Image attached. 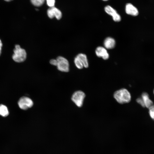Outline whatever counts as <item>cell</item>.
Returning <instances> with one entry per match:
<instances>
[{
  "mask_svg": "<svg viewBox=\"0 0 154 154\" xmlns=\"http://www.w3.org/2000/svg\"><path fill=\"white\" fill-rule=\"evenodd\" d=\"M114 97L120 104L129 103L130 102L131 98L130 93L125 88H122L116 91L114 93Z\"/></svg>",
  "mask_w": 154,
  "mask_h": 154,
  "instance_id": "1",
  "label": "cell"
},
{
  "mask_svg": "<svg viewBox=\"0 0 154 154\" xmlns=\"http://www.w3.org/2000/svg\"><path fill=\"white\" fill-rule=\"evenodd\" d=\"M9 114V112L7 107L5 105H0V115L3 117H6Z\"/></svg>",
  "mask_w": 154,
  "mask_h": 154,
  "instance_id": "13",
  "label": "cell"
},
{
  "mask_svg": "<svg viewBox=\"0 0 154 154\" xmlns=\"http://www.w3.org/2000/svg\"><path fill=\"white\" fill-rule=\"evenodd\" d=\"M50 63L52 65L56 66L57 63V60L56 59H52L50 60Z\"/></svg>",
  "mask_w": 154,
  "mask_h": 154,
  "instance_id": "18",
  "label": "cell"
},
{
  "mask_svg": "<svg viewBox=\"0 0 154 154\" xmlns=\"http://www.w3.org/2000/svg\"><path fill=\"white\" fill-rule=\"evenodd\" d=\"M45 0H30L32 4L36 7H40L44 3Z\"/></svg>",
  "mask_w": 154,
  "mask_h": 154,
  "instance_id": "14",
  "label": "cell"
},
{
  "mask_svg": "<svg viewBox=\"0 0 154 154\" xmlns=\"http://www.w3.org/2000/svg\"><path fill=\"white\" fill-rule=\"evenodd\" d=\"M2 46V43L0 39V55L1 53V48Z\"/></svg>",
  "mask_w": 154,
  "mask_h": 154,
  "instance_id": "19",
  "label": "cell"
},
{
  "mask_svg": "<svg viewBox=\"0 0 154 154\" xmlns=\"http://www.w3.org/2000/svg\"><path fill=\"white\" fill-rule=\"evenodd\" d=\"M56 67L60 71L68 72L69 70V64L68 60L63 56H59L56 58Z\"/></svg>",
  "mask_w": 154,
  "mask_h": 154,
  "instance_id": "3",
  "label": "cell"
},
{
  "mask_svg": "<svg viewBox=\"0 0 154 154\" xmlns=\"http://www.w3.org/2000/svg\"><path fill=\"white\" fill-rule=\"evenodd\" d=\"M125 11L127 14L134 16L137 15L139 13L137 9L131 3H127L126 5Z\"/></svg>",
  "mask_w": 154,
  "mask_h": 154,
  "instance_id": "10",
  "label": "cell"
},
{
  "mask_svg": "<svg viewBox=\"0 0 154 154\" xmlns=\"http://www.w3.org/2000/svg\"><path fill=\"white\" fill-rule=\"evenodd\" d=\"M47 5L50 7H54L55 0H46Z\"/></svg>",
  "mask_w": 154,
  "mask_h": 154,
  "instance_id": "16",
  "label": "cell"
},
{
  "mask_svg": "<svg viewBox=\"0 0 154 154\" xmlns=\"http://www.w3.org/2000/svg\"><path fill=\"white\" fill-rule=\"evenodd\" d=\"M74 61L75 64L79 67L87 68L88 67L89 64L87 56L85 54H78L74 58Z\"/></svg>",
  "mask_w": 154,
  "mask_h": 154,
  "instance_id": "5",
  "label": "cell"
},
{
  "mask_svg": "<svg viewBox=\"0 0 154 154\" xmlns=\"http://www.w3.org/2000/svg\"><path fill=\"white\" fill-rule=\"evenodd\" d=\"M18 105L21 109L23 110H26L32 107L33 102L30 98L24 96L19 99L18 101Z\"/></svg>",
  "mask_w": 154,
  "mask_h": 154,
  "instance_id": "6",
  "label": "cell"
},
{
  "mask_svg": "<svg viewBox=\"0 0 154 154\" xmlns=\"http://www.w3.org/2000/svg\"><path fill=\"white\" fill-rule=\"evenodd\" d=\"M85 97V93L81 90L77 91L72 95L71 100L72 102L78 107H82Z\"/></svg>",
  "mask_w": 154,
  "mask_h": 154,
  "instance_id": "4",
  "label": "cell"
},
{
  "mask_svg": "<svg viewBox=\"0 0 154 154\" xmlns=\"http://www.w3.org/2000/svg\"><path fill=\"white\" fill-rule=\"evenodd\" d=\"M12 56L13 60L17 62H21L24 61L26 58L27 53L25 50L21 48L19 45H16Z\"/></svg>",
  "mask_w": 154,
  "mask_h": 154,
  "instance_id": "2",
  "label": "cell"
},
{
  "mask_svg": "<svg viewBox=\"0 0 154 154\" xmlns=\"http://www.w3.org/2000/svg\"><path fill=\"white\" fill-rule=\"evenodd\" d=\"M136 102L142 106L143 107H145L143 100L141 97L137 98L136 99Z\"/></svg>",
  "mask_w": 154,
  "mask_h": 154,
  "instance_id": "17",
  "label": "cell"
},
{
  "mask_svg": "<svg viewBox=\"0 0 154 154\" xmlns=\"http://www.w3.org/2000/svg\"><path fill=\"white\" fill-rule=\"evenodd\" d=\"M141 98L143 100L145 107L147 108H149L153 105V102L150 99L148 94L146 92L143 93Z\"/></svg>",
  "mask_w": 154,
  "mask_h": 154,
  "instance_id": "12",
  "label": "cell"
},
{
  "mask_svg": "<svg viewBox=\"0 0 154 154\" xmlns=\"http://www.w3.org/2000/svg\"><path fill=\"white\" fill-rule=\"evenodd\" d=\"M153 93L154 94V90H153Z\"/></svg>",
  "mask_w": 154,
  "mask_h": 154,
  "instance_id": "22",
  "label": "cell"
},
{
  "mask_svg": "<svg viewBox=\"0 0 154 154\" xmlns=\"http://www.w3.org/2000/svg\"><path fill=\"white\" fill-rule=\"evenodd\" d=\"M47 13L48 17L50 19L55 17L57 19L60 20L62 17V15L61 11L54 7L49 8Z\"/></svg>",
  "mask_w": 154,
  "mask_h": 154,
  "instance_id": "8",
  "label": "cell"
},
{
  "mask_svg": "<svg viewBox=\"0 0 154 154\" xmlns=\"http://www.w3.org/2000/svg\"><path fill=\"white\" fill-rule=\"evenodd\" d=\"M149 109V115L154 120V105L151 106Z\"/></svg>",
  "mask_w": 154,
  "mask_h": 154,
  "instance_id": "15",
  "label": "cell"
},
{
  "mask_svg": "<svg viewBox=\"0 0 154 154\" xmlns=\"http://www.w3.org/2000/svg\"><path fill=\"white\" fill-rule=\"evenodd\" d=\"M104 10L107 14L112 16L113 20L115 22H118L121 20L120 15L116 10L111 6L109 5L106 6L104 8Z\"/></svg>",
  "mask_w": 154,
  "mask_h": 154,
  "instance_id": "7",
  "label": "cell"
},
{
  "mask_svg": "<svg viewBox=\"0 0 154 154\" xmlns=\"http://www.w3.org/2000/svg\"><path fill=\"white\" fill-rule=\"evenodd\" d=\"M102 0L104 1H108V0Z\"/></svg>",
  "mask_w": 154,
  "mask_h": 154,
  "instance_id": "21",
  "label": "cell"
},
{
  "mask_svg": "<svg viewBox=\"0 0 154 154\" xmlns=\"http://www.w3.org/2000/svg\"><path fill=\"white\" fill-rule=\"evenodd\" d=\"M96 56L99 57H101L104 60H107L109 57V55L106 49L104 47L100 46L97 47L95 50Z\"/></svg>",
  "mask_w": 154,
  "mask_h": 154,
  "instance_id": "9",
  "label": "cell"
},
{
  "mask_svg": "<svg viewBox=\"0 0 154 154\" xmlns=\"http://www.w3.org/2000/svg\"><path fill=\"white\" fill-rule=\"evenodd\" d=\"M104 45L106 49H112L115 46L116 41L114 38L110 37H108L105 39Z\"/></svg>",
  "mask_w": 154,
  "mask_h": 154,
  "instance_id": "11",
  "label": "cell"
},
{
  "mask_svg": "<svg viewBox=\"0 0 154 154\" xmlns=\"http://www.w3.org/2000/svg\"><path fill=\"white\" fill-rule=\"evenodd\" d=\"M4 0L7 2H9V1H12V0Z\"/></svg>",
  "mask_w": 154,
  "mask_h": 154,
  "instance_id": "20",
  "label": "cell"
}]
</instances>
